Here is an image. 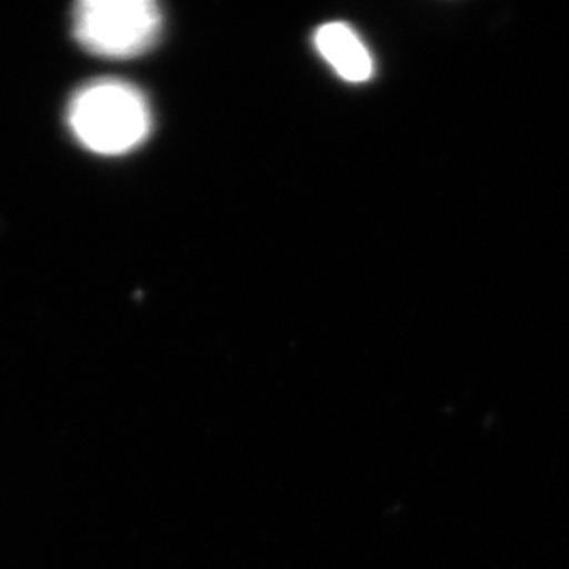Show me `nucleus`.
<instances>
[{"mask_svg":"<svg viewBox=\"0 0 569 569\" xmlns=\"http://www.w3.org/2000/svg\"><path fill=\"white\" fill-rule=\"evenodd\" d=\"M74 138L98 154H124L148 138L152 114L142 93L121 81L84 84L68 108Z\"/></svg>","mask_w":569,"mask_h":569,"instance_id":"1","label":"nucleus"},{"mask_svg":"<svg viewBox=\"0 0 569 569\" xmlns=\"http://www.w3.org/2000/svg\"><path fill=\"white\" fill-rule=\"evenodd\" d=\"M74 37L103 58H133L161 37L163 16L152 0H82L74 7Z\"/></svg>","mask_w":569,"mask_h":569,"instance_id":"2","label":"nucleus"},{"mask_svg":"<svg viewBox=\"0 0 569 569\" xmlns=\"http://www.w3.org/2000/svg\"><path fill=\"white\" fill-rule=\"evenodd\" d=\"M315 44L321 58L348 82H366L373 77V58L359 34L342 21H331L317 30Z\"/></svg>","mask_w":569,"mask_h":569,"instance_id":"3","label":"nucleus"}]
</instances>
